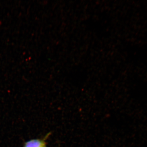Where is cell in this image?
<instances>
[{
  "label": "cell",
  "mask_w": 147,
  "mask_h": 147,
  "mask_svg": "<svg viewBox=\"0 0 147 147\" xmlns=\"http://www.w3.org/2000/svg\"><path fill=\"white\" fill-rule=\"evenodd\" d=\"M49 134H48L46 138L44 139H32L25 143L24 147H47L45 139Z\"/></svg>",
  "instance_id": "6da1fadb"
}]
</instances>
